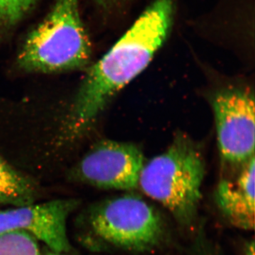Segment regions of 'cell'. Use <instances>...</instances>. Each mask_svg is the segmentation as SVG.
Segmentation results:
<instances>
[{
  "mask_svg": "<svg viewBox=\"0 0 255 255\" xmlns=\"http://www.w3.org/2000/svg\"><path fill=\"white\" fill-rule=\"evenodd\" d=\"M94 232L103 241L130 251L152 249L163 236L158 213L137 196L124 195L100 204L91 219Z\"/></svg>",
  "mask_w": 255,
  "mask_h": 255,
  "instance_id": "obj_4",
  "label": "cell"
},
{
  "mask_svg": "<svg viewBox=\"0 0 255 255\" xmlns=\"http://www.w3.org/2000/svg\"><path fill=\"white\" fill-rule=\"evenodd\" d=\"M144 166L141 150L130 143L105 140L96 144L73 170L82 182L95 187L132 190Z\"/></svg>",
  "mask_w": 255,
  "mask_h": 255,
  "instance_id": "obj_6",
  "label": "cell"
},
{
  "mask_svg": "<svg viewBox=\"0 0 255 255\" xmlns=\"http://www.w3.org/2000/svg\"><path fill=\"white\" fill-rule=\"evenodd\" d=\"M91 53L78 0H56L49 14L28 34L17 61L27 72L58 73L84 68Z\"/></svg>",
  "mask_w": 255,
  "mask_h": 255,
  "instance_id": "obj_2",
  "label": "cell"
},
{
  "mask_svg": "<svg viewBox=\"0 0 255 255\" xmlns=\"http://www.w3.org/2000/svg\"><path fill=\"white\" fill-rule=\"evenodd\" d=\"M245 255H255V244L254 242H252L251 244L248 246Z\"/></svg>",
  "mask_w": 255,
  "mask_h": 255,
  "instance_id": "obj_13",
  "label": "cell"
},
{
  "mask_svg": "<svg viewBox=\"0 0 255 255\" xmlns=\"http://www.w3.org/2000/svg\"><path fill=\"white\" fill-rule=\"evenodd\" d=\"M36 195L33 182L0 158V204L28 205L34 203Z\"/></svg>",
  "mask_w": 255,
  "mask_h": 255,
  "instance_id": "obj_9",
  "label": "cell"
},
{
  "mask_svg": "<svg viewBox=\"0 0 255 255\" xmlns=\"http://www.w3.org/2000/svg\"><path fill=\"white\" fill-rule=\"evenodd\" d=\"M255 159L243 164L236 179L221 181L216 190L221 212L231 224L244 230L255 227Z\"/></svg>",
  "mask_w": 255,
  "mask_h": 255,
  "instance_id": "obj_8",
  "label": "cell"
},
{
  "mask_svg": "<svg viewBox=\"0 0 255 255\" xmlns=\"http://www.w3.org/2000/svg\"><path fill=\"white\" fill-rule=\"evenodd\" d=\"M0 255H41L38 242L27 233L13 231L0 234Z\"/></svg>",
  "mask_w": 255,
  "mask_h": 255,
  "instance_id": "obj_10",
  "label": "cell"
},
{
  "mask_svg": "<svg viewBox=\"0 0 255 255\" xmlns=\"http://www.w3.org/2000/svg\"><path fill=\"white\" fill-rule=\"evenodd\" d=\"M122 1H124V0H98L99 2L102 4L105 5V6L117 4V3L120 2Z\"/></svg>",
  "mask_w": 255,
  "mask_h": 255,
  "instance_id": "obj_12",
  "label": "cell"
},
{
  "mask_svg": "<svg viewBox=\"0 0 255 255\" xmlns=\"http://www.w3.org/2000/svg\"><path fill=\"white\" fill-rule=\"evenodd\" d=\"M176 0H154L135 23L90 68L69 112L66 139L85 135L114 95L150 63L173 24Z\"/></svg>",
  "mask_w": 255,
  "mask_h": 255,
  "instance_id": "obj_1",
  "label": "cell"
},
{
  "mask_svg": "<svg viewBox=\"0 0 255 255\" xmlns=\"http://www.w3.org/2000/svg\"><path fill=\"white\" fill-rule=\"evenodd\" d=\"M204 159L192 142L179 137L164 153L144 164L138 187L189 224L195 217L201 196Z\"/></svg>",
  "mask_w": 255,
  "mask_h": 255,
  "instance_id": "obj_3",
  "label": "cell"
},
{
  "mask_svg": "<svg viewBox=\"0 0 255 255\" xmlns=\"http://www.w3.org/2000/svg\"><path fill=\"white\" fill-rule=\"evenodd\" d=\"M45 255H66L64 254V253H54V252H50L49 253H47V254Z\"/></svg>",
  "mask_w": 255,
  "mask_h": 255,
  "instance_id": "obj_14",
  "label": "cell"
},
{
  "mask_svg": "<svg viewBox=\"0 0 255 255\" xmlns=\"http://www.w3.org/2000/svg\"><path fill=\"white\" fill-rule=\"evenodd\" d=\"M213 107L223 158L243 165L255 157L254 95L248 90H225L216 96Z\"/></svg>",
  "mask_w": 255,
  "mask_h": 255,
  "instance_id": "obj_5",
  "label": "cell"
},
{
  "mask_svg": "<svg viewBox=\"0 0 255 255\" xmlns=\"http://www.w3.org/2000/svg\"><path fill=\"white\" fill-rule=\"evenodd\" d=\"M36 0H0V27L18 22L33 7Z\"/></svg>",
  "mask_w": 255,
  "mask_h": 255,
  "instance_id": "obj_11",
  "label": "cell"
},
{
  "mask_svg": "<svg viewBox=\"0 0 255 255\" xmlns=\"http://www.w3.org/2000/svg\"><path fill=\"white\" fill-rule=\"evenodd\" d=\"M78 205L75 199H58L0 211V234L26 233L52 252L65 254L70 251L67 221Z\"/></svg>",
  "mask_w": 255,
  "mask_h": 255,
  "instance_id": "obj_7",
  "label": "cell"
}]
</instances>
